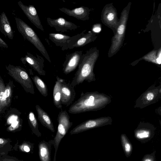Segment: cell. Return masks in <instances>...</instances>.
I'll list each match as a JSON object with an SVG mask.
<instances>
[{"instance_id":"6da1fadb","label":"cell","mask_w":161,"mask_h":161,"mask_svg":"<svg viewBox=\"0 0 161 161\" xmlns=\"http://www.w3.org/2000/svg\"><path fill=\"white\" fill-rule=\"evenodd\" d=\"M111 102L110 96L98 92H82L80 97L70 107L69 112L76 114L96 111L105 108Z\"/></svg>"},{"instance_id":"484cf974","label":"cell","mask_w":161,"mask_h":161,"mask_svg":"<svg viewBox=\"0 0 161 161\" xmlns=\"http://www.w3.org/2000/svg\"><path fill=\"white\" fill-rule=\"evenodd\" d=\"M155 151H154L150 154L145 155L141 161H156L155 156Z\"/></svg>"},{"instance_id":"7402d4cb","label":"cell","mask_w":161,"mask_h":161,"mask_svg":"<svg viewBox=\"0 0 161 161\" xmlns=\"http://www.w3.org/2000/svg\"><path fill=\"white\" fill-rule=\"evenodd\" d=\"M31 77L40 93L44 97H47L48 90L47 86L45 82L37 75H36Z\"/></svg>"},{"instance_id":"603a6c76","label":"cell","mask_w":161,"mask_h":161,"mask_svg":"<svg viewBox=\"0 0 161 161\" xmlns=\"http://www.w3.org/2000/svg\"><path fill=\"white\" fill-rule=\"evenodd\" d=\"M39 153L41 161H50L49 148L45 143L42 142L39 144Z\"/></svg>"},{"instance_id":"7a4b0ae2","label":"cell","mask_w":161,"mask_h":161,"mask_svg":"<svg viewBox=\"0 0 161 161\" xmlns=\"http://www.w3.org/2000/svg\"><path fill=\"white\" fill-rule=\"evenodd\" d=\"M98 56V51L95 48H92L83 53L78 69L71 83L73 86L82 83L84 81L90 83L96 80L93 69Z\"/></svg>"},{"instance_id":"d4e9b609","label":"cell","mask_w":161,"mask_h":161,"mask_svg":"<svg viewBox=\"0 0 161 161\" xmlns=\"http://www.w3.org/2000/svg\"><path fill=\"white\" fill-rule=\"evenodd\" d=\"M125 23H121L118 29L117 34L116 35L113 47L116 49L120 43L121 37L123 36L125 30Z\"/></svg>"},{"instance_id":"277c9868","label":"cell","mask_w":161,"mask_h":161,"mask_svg":"<svg viewBox=\"0 0 161 161\" xmlns=\"http://www.w3.org/2000/svg\"><path fill=\"white\" fill-rule=\"evenodd\" d=\"M8 73L18 82L27 92L34 94L32 81L26 70L20 66L9 64L6 67Z\"/></svg>"},{"instance_id":"4dcf8cb0","label":"cell","mask_w":161,"mask_h":161,"mask_svg":"<svg viewBox=\"0 0 161 161\" xmlns=\"http://www.w3.org/2000/svg\"><path fill=\"white\" fill-rule=\"evenodd\" d=\"M23 149L24 151L26 152H29L30 150L29 147L27 145H24L23 147Z\"/></svg>"},{"instance_id":"83f0119b","label":"cell","mask_w":161,"mask_h":161,"mask_svg":"<svg viewBox=\"0 0 161 161\" xmlns=\"http://www.w3.org/2000/svg\"><path fill=\"white\" fill-rule=\"evenodd\" d=\"M8 142L7 139L0 138V148L4 146Z\"/></svg>"},{"instance_id":"52a82bcc","label":"cell","mask_w":161,"mask_h":161,"mask_svg":"<svg viewBox=\"0 0 161 161\" xmlns=\"http://www.w3.org/2000/svg\"><path fill=\"white\" fill-rule=\"evenodd\" d=\"M113 119L110 116L102 117L87 120L77 125L70 132V135L112 124Z\"/></svg>"},{"instance_id":"3957f363","label":"cell","mask_w":161,"mask_h":161,"mask_svg":"<svg viewBox=\"0 0 161 161\" xmlns=\"http://www.w3.org/2000/svg\"><path fill=\"white\" fill-rule=\"evenodd\" d=\"M15 20L18 30L23 37L32 43L44 57L51 63L47 50L35 31L20 19L16 17Z\"/></svg>"},{"instance_id":"8992f818","label":"cell","mask_w":161,"mask_h":161,"mask_svg":"<svg viewBox=\"0 0 161 161\" xmlns=\"http://www.w3.org/2000/svg\"><path fill=\"white\" fill-rule=\"evenodd\" d=\"M70 119V117L66 110L61 111L59 112L57 118L58 123L57 130L54 140L56 152L61 140L73 125V122Z\"/></svg>"},{"instance_id":"d6986e66","label":"cell","mask_w":161,"mask_h":161,"mask_svg":"<svg viewBox=\"0 0 161 161\" xmlns=\"http://www.w3.org/2000/svg\"><path fill=\"white\" fill-rule=\"evenodd\" d=\"M57 80L53 87V102L56 108L61 109L62 104L61 102V83L63 80L57 75L56 76Z\"/></svg>"},{"instance_id":"cb8c5ba5","label":"cell","mask_w":161,"mask_h":161,"mask_svg":"<svg viewBox=\"0 0 161 161\" xmlns=\"http://www.w3.org/2000/svg\"><path fill=\"white\" fill-rule=\"evenodd\" d=\"M28 121L33 132L36 135L40 136L41 133L38 130V125L37 119L34 113L31 111L28 115Z\"/></svg>"},{"instance_id":"7c38bea8","label":"cell","mask_w":161,"mask_h":161,"mask_svg":"<svg viewBox=\"0 0 161 161\" xmlns=\"http://www.w3.org/2000/svg\"><path fill=\"white\" fill-rule=\"evenodd\" d=\"M46 19L48 25L54 28L55 30L58 32H64L69 31H74L79 27L74 23L62 17L54 19L47 18Z\"/></svg>"},{"instance_id":"4316f807","label":"cell","mask_w":161,"mask_h":161,"mask_svg":"<svg viewBox=\"0 0 161 161\" xmlns=\"http://www.w3.org/2000/svg\"><path fill=\"white\" fill-rule=\"evenodd\" d=\"M107 19L109 21H113L115 18L114 14L112 12L108 13L107 16Z\"/></svg>"},{"instance_id":"ba28073f","label":"cell","mask_w":161,"mask_h":161,"mask_svg":"<svg viewBox=\"0 0 161 161\" xmlns=\"http://www.w3.org/2000/svg\"><path fill=\"white\" fill-rule=\"evenodd\" d=\"M155 128L147 123L140 122L134 131L135 138L142 143H146L153 137Z\"/></svg>"},{"instance_id":"f1b7e54d","label":"cell","mask_w":161,"mask_h":161,"mask_svg":"<svg viewBox=\"0 0 161 161\" xmlns=\"http://www.w3.org/2000/svg\"><path fill=\"white\" fill-rule=\"evenodd\" d=\"M0 47L4 48H8V44L0 37Z\"/></svg>"},{"instance_id":"ac0fdd59","label":"cell","mask_w":161,"mask_h":161,"mask_svg":"<svg viewBox=\"0 0 161 161\" xmlns=\"http://www.w3.org/2000/svg\"><path fill=\"white\" fill-rule=\"evenodd\" d=\"M0 31L9 39H13L14 32L8 17L4 12L0 15Z\"/></svg>"},{"instance_id":"44dd1931","label":"cell","mask_w":161,"mask_h":161,"mask_svg":"<svg viewBox=\"0 0 161 161\" xmlns=\"http://www.w3.org/2000/svg\"><path fill=\"white\" fill-rule=\"evenodd\" d=\"M120 140L125 155L127 158H128L130 156L132 152V144L126 135L124 134L121 135Z\"/></svg>"},{"instance_id":"ffe728a7","label":"cell","mask_w":161,"mask_h":161,"mask_svg":"<svg viewBox=\"0 0 161 161\" xmlns=\"http://www.w3.org/2000/svg\"><path fill=\"white\" fill-rule=\"evenodd\" d=\"M5 86L3 80L0 76V113L4 112L10 106L11 102L6 98L5 95Z\"/></svg>"},{"instance_id":"9c48e42d","label":"cell","mask_w":161,"mask_h":161,"mask_svg":"<svg viewBox=\"0 0 161 161\" xmlns=\"http://www.w3.org/2000/svg\"><path fill=\"white\" fill-rule=\"evenodd\" d=\"M35 56L30 53L27 52L25 57H22L20 60L25 64L27 62L29 65L41 75H46L44 70V60L43 58L37 54Z\"/></svg>"},{"instance_id":"f546056e","label":"cell","mask_w":161,"mask_h":161,"mask_svg":"<svg viewBox=\"0 0 161 161\" xmlns=\"http://www.w3.org/2000/svg\"><path fill=\"white\" fill-rule=\"evenodd\" d=\"M101 30V27L98 25H95L92 28L93 31L96 33H98Z\"/></svg>"},{"instance_id":"e0dca14e","label":"cell","mask_w":161,"mask_h":161,"mask_svg":"<svg viewBox=\"0 0 161 161\" xmlns=\"http://www.w3.org/2000/svg\"><path fill=\"white\" fill-rule=\"evenodd\" d=\"M37 114L38 119L42 124L51 131L54 132L55 130L53 122L48 114L38 105L35 106Z\"/></svg>"},{"instance_id":"4fadbf2b","label":"cell","mask_w":161,"mask_h":161,"mask_svg":"<svg viewBox=\"0 0 161 161\" xmlns=\"http://www.w3.org/2000/svg\"><path fill=\"white\" fill-rule=\"evenodd\" d=\"M18 4L31 22L36 28L44 31V29L34 6L32 5H25L20 1L18 2Z\"/></svg>"},{"instance_id":"1f68e13d","label":"cell","mask_w":161,"mask_h":161,"mask_svg":"<svg viewBox=\"0 0 161 161\" xmlns=\"http://www.w3.org/2000/svg\"><path fill=\"white\" fill-rule=\"evenodd\" d=\"M0 161H17L13 159H8V158H5L3 159H2L0 160Z\"/></svg>"},{"instance_id":"30bf717a","label":"cell","mask_w":161,"mask_h":161,"mask_svg":"<svg viewBox=\"0 0 161 161\" xmlns=\"http://www.w3.org/2000/svg\"><path fill=\"white\" fill-rule=\"evenodd\" d=\"M86 30L81 33L72 36L68 44V49H72L83 47L93 41L96 37L95 34L91 32L86 33Z\"/></svg>"},{"instance_id":"8fae6325","label":"cell","mask_w":161,"mask_h":161,"mask_svg":"<svg viewBox=\"0 0 161 161\" xmlns=\"http://www.w3.org/2000/svg\"><path fill=\"white\" fill-rule=\"evenodd\" d=\"M83 52L82 50L77 51L66 55L63 64V71L65 74L67 75L76 69L78 66Z\"/></svg>"},{"instance_id":"5b68a950","label":"cell","mask_w":161,"mask_h":161,"mask_svg":"<svg viewBox=\"0 0 161 161\" xmlns=\"http://www.w3.org/2000/svg\"><path fill=\"white\" fill-rule=\"evenodd\" d=\"M161 97V87L153 85L150 86L137 99L134 106L135 108H143L154 103Z\"/></svg>"},{"instance_id":"9a60e30c","label":"cell","mask_w":161,"mask_h":161,"mask_svg":"<svg viewBox=\"0 0 161 161\" xmlns=\"http://www.w3.org/2000/svg\"><path fill=\"white\" fill-rule=\"evenodd\" d=\"M59 10L68 15L78 20L85 21L89 19L90 10L86 7L82 6L72 9L63 7L59 8Z\"/></svg>"},{"instance_id":"2e32d148","label":"cell","mask_w":161,"mask_h":161,"mask_svg":"<svg viewBox=\"0 0 161 161\" xmlns=\"http://www.w3.org/2000/svg\"><path fill=\"white\" fill-rule=\"evenodd\" d=\"M49 37L56 46L60 47L62 50L64 51L68 49V45L72 36L61 33H51L49 34Z\"/></svg>"},{"instance_id":"5bb4252c","label":"cell","mask_w":161,"mask_h":161,"mask_svg":"<svg viewBox=\"0 0 161 161\" xmlns=\"http://www.w3.org/2000/svg\"><path fill=\"white\" fill-rule=\"evenodd\" d=\"M61 102L62 104L68 106L74 101L76 93L71 83L66 82L63 80L61 83Z\"/></svg>"}]
</instances>
